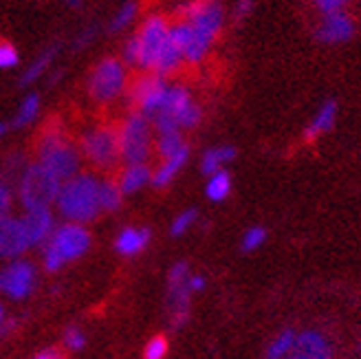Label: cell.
Masks as SVG:
<instances>
[{
	"mask_svg": "<svg viewBox=\"0 0 361 359\" xmlns=\"http://www.w3.org/2000/svg\"><path fill=\"white\" fill-rule=\"evenodd\" d=\"M178 20L190 25V44L185 49V62L198 64L209 53L225 25V9L221 0H190L178 7Z\"/></svg>",
	"mask_w": 361,
	"mask_h": 359,
	"instance_id": "obj_1",
	"label": "cell"
},
{
	"mask_svg": "<svg viewBox=\"0 0 361 359\" xmlns=\"http://www.w3.org/2000/svg\"><path fill=\"white\" fill-rule=\"evenodd\" d=\"M99 178L93 174H78L62 183L56 207L66 223H88L102 214L99 201Z\"/></svg>",
	"mask_w": 361,
	"mask_h": 359,
	"instance_id": "obj_2",
	"label": "cell"
},
{
	"mask_svg": "<svg viewBox=\"0 0 361 359\" xmlns=\"http://www.w3.org/2000/svg\"><path fill=\"white\" fill-rule=\"evenodd\" d=\"M170 25L172 23L161 13L148 16L146 20L141 23L139 31L133 35L128 42H126V47H123V64L139 66L143 71H148V73H152L159 53H161V49H164V44L168 42Z\"/></svg>",
	"mask_w": 361,
	"mask_h": 359,
	"instance_id": "obj_3",
	"label": "cell"
},
{
	"mask_svg": "<svg viewBox=\"0 0 361 359\" xmlns=\"http://www.w3.org/2000/svg\"><path fill=\"white\" fill-rule=\"evenodd\" d=\"M80 148H75L60 130H44L35 146V164H40L60 181H68L80 174Z\"/></svg>",
	"mask_w": 361,
	"mask_h": 359,
	"instance_id": "obj_4",
	"label": "cell"
},
{
	"mask_svg": "<svg viewBox=\"0 0 361 359\" xmlns=\"http://www.w3.org/2000/svg\"><path fill=\"white\" fill-rule=\"evenodd\" d=\"M62 190L60 178L42 168L40 164H31L25 168L20 183H18V199H20L25 212L31 209H51L56 205L58 194Z\"/></svg>",
	"mask_w": 361,
	"mask_h": 359,
	"instance_id": "obj_5",
	"label": "cell"
},
{
	"mask_svg": "<svg viewBox=\"0 0 361 359\" xmlns=\"http://www.w3.org/2000/svg\"><path fill=\"white\" fill-rule=\"evenodd\" d=\"M119 146L121 161L126 166L148 164L152 152V123L150 117L133 111L119 126Z\"/></svg>",
	"mask_w": 361,
	"mask_h": 359,
	"instance_id": "obj_6",
	"label": "cell"
},
{
	"mask_svg": "<svg viewBox=\"0 0 361 359\" xmlns=\"http://www.w3.org/2000/svg\"><path fill=\"white\" fill-rule=\"evenodd\" d=\"M80 154L95 168H115L121 161L119 128L115 126H95L82 135Z\"/></svg>",
	"mask_w": 361,
	"mask_h": 359,
	"instance_id": "obj_7",
	"label": "cell"
},
{
	"mask_svg": "<svg viewBox=\"0 0 361 359\" xmlns=\"http://www.w3.org/2000/svg\"><path fill=\"white\" fill-rule=\"evenodd\" d=\"M128 88V71L117 58H104L88 75V95L97 104H111Z\"/></svg>",
	"mask_w": 361,
	"mask_h": 359,
	"instance_id": "obj_8",
	"label": "cell"
},
{
	"mask_svg": "<svg viewBox=\"0 0 361 359\" xmlns=\"http://www.w3.org/2000/svg\"><path fill=\"white\" fill-rule=\"evenodd\" d=\"M90 247V234L88 229L80 223H64L58 225L53 236L49 238V243L44 245V249L53 251L64 264L71 260H78L80 256H84Z\"/></svg>",
	"mask_w": 361,
	"mask_h": 359,
	"instance_id": "obj_9",
	"label": "cell"
},
{
	"mask_svg": "<svg viewBox=\"0 0 361 359\" xmlns=\"http://www.w3.org/2000/svg\"><path fill=\"white\" fill-rule=\"evenodd\" d=\"M168 91H170V86L166 84L164 78L148 73V75H143V78L133 82L130 102H133L137 113L146 115V117H154L161 113V109H164Z\"/></svg>",
	"mask_w": 361,
	"mask_h": 359,
	"instance_id": "obj_10",
	"label": "cell"
},
{
	"mask_svg": "<svg viewBox=\"0 0 361 359\" xmlns=\"http://www.w3.org/2000/svg\"><path fill=\"white\" fill-rule=\"evenodd\" d=\"M159 115H166L172 121H176V126L180 130L183 128L190 130V128H194V126H198V121H201V117H203V111H201V106L192 99V95L185 86H170L166 104H164V109H161Z\"/></svg>",
	"mask_w": 361,
	"mask_h": 359,
	"instance_id": "obj_11",
	"label": "cell"
},
{
	"mask_svg": "<svg viewBox=\"0 0 361 359\" xmlns=\"http://www.w3.org/2000/svg\"><path fill=\"white\" fill-rule=\"evenodd\" d=\"M190 272H188V262H176L170 274H168V304L172 311V324L178 329L188 322L190 315Z\"/></svg>",
	"mask_w": 361,
	"mask_h": 359,
	"instance_id": "obj_12",
	"label": "cell"
},
{
	"mask_svg": "<svg viewBox=\"0 0 361 359\" xmlns=\"http://www.w3.org/2000/svg\"><path fill=\"white\" fill-rule=\"evenodd\" d=\"M35 282V267L27 260H13L0 272V293L11 300H25L33 293Z\"/></svg>",
	"mask_w": 361,
	"mask_h": 359,
	"instance_id": "obj_13",
	"label": "cell"
},
{
	"mask_svg": "<svg viewBox=\"0 0 361 359\" xmlns=\"http://www.w3.org/2000/svg\"><path fill=\"white\" fill-rule=\"evenodd\" d=\"M357 31L355 18L348 11H335L319 18L315 27V38L324 44H341L348 42Z\"/></svg>",
	"mask_w": 361,
	"mask_h": 359,
	"instance_id": "obj_14",
	"label": "cell"
},
{
	"mask_svg": "<svg viewBox=\"0 0 361 359\" xmlns=\"http://www.w3.org/2000/svg\"><path fill=\"white\" fill-rule=\"evenodd\" d=\"M29 241L25 234V227L20 219H13L11 214L0 217V258H13L23 256L29 249Z\"/></svg>",
	"mask_w": 361,
	"mask_h": 359,
	"instance_id": "obj_15",
	"label": "cell"
},
{
	"mask_svg": "<svg viewBox=\"0 0 361 359\" xmlns=\"http://www.w3.org/2000/svg\"><path fill=\"white\" fill-rule=\"evenodd\" d=\"M286 359H333V348L319 331H304L298 335Z\"/></svg>",
	"mask_w": 361,
	"mask_h": 359,
	"instance_id": "obj_16",
	"label": "cell"
},
{
	"mask_svg": "<svg viewBox=\"0 0 361 359\" xmlns=\"http://www.w3.org/2000/svg\"><path fill=\"white\" fill-rule=\"evenodd\" d=\"M20 221H23L25 234H27V241H29L31 247L47 245L49 238L53 236V231H56L51 209H31V212H25V217Z\"/></svg>",
	"mask_w": 361,
	"mask_h": 359,
	"instance_id": "obj_17",
	"label": "cell"
},
{
	"mask_svg": "<svg viewBox=\"0 0 361 359\" xmlns=\"http://www.w3.org/2000/svg\"><path fill=\"white\" fill-rule=\"evenodd\" d=\"M188 159H190V148L185 146L183 150H178L176 154L161 161V166L152 172V185L154 188H168L176 178V174L183 170Z\"/></svg>",
	"mask_w": 361,
	"mask_h": 359,
	"instance_id": "obj_18",
	"label": "cell"
},
{
	"mask_svg": "<svg viewBox=\"0 0 361 359\" xmlns=\"http://www.w3.org/2000/svg\"><path fill=\"white\" fill-rule=\"evenodd\" d=\"M335 121H337V104L333 99H329V102H324L319 106V111L315 113V117L309 121V126H306L304 139L306 141H315L317 137L326 135L329 130H333Z\"/></svg>",
	"mask_w": 361,
	"mask_h": 359,
	"instance_id": "obj_19",
	"label": "cell"
},
{
	"mask_svg": "<svg viewBox=\"0 0 361 359\" xmlns=\"http://www.w3.org/2000/svg\"><path fill=\"white\" fill-rule=\"evenodd\" d=\"M150 243V229L146 227H126L119 231V236L115 241V249L121 256H135L139 251H143Z\"/></svg>",
	"mask_w": 361,
	"mask_h": 359,
	"instance_id": "obj_20",
	"label": "cell"
},
{
	"mask_svg": "<svg viewBox=\"0 0 361 359\" xmlns=\"http://www.w3.org/2000/svg\"><path fill=\"white\" fill-rule=\"evenodd\" d=\"M148 183H152V170L148 164L126 166L117 178V185L123 194H135V192L146 188Z\"/></svg>",
	"mask_w": 361,
	"mask_h": 359,
	"instance_id": "obj_21",
	"label": "cell"
},
{
	"mask_svg": "<svg viewBox=\"0 0 361 359\" xmlns=\"http://www.w3.org/2000/svg\"><path fill=\"white\" fill-rule=\"evenodd\" d=\"M236 159V148L233 146H216V148H209L203 159H201V170L203 174L212 176L216 172H221L225 164Z\"/></svg>",
	"mask_w": 361,
	"mask_h": 359,
	"instance_id": "obj_22",
	"label": "cell"
},
{
	"mask_svg": "<svg viewBox=\"0 0 361 359\" xmlns=\"http://www.w3.org/2000/svg\"><path fill=\"white\" fill-rule=\"evenodd\" d=\"M295 339H298V333L291 331V329L278 333L274 337V342L269 344L264 359H286L288 353H291V348H293V344H295Z\"/></svg>",
	"mask_w": 361,
	"mask_h": 359,
	"instance_id": "obj_23",
	"label": "cell"
},
{
	"mask_svg": "<svg viewBox=\"0 0 361 359\" xmlns=\"http://www.w3.org/2000/svg\"><path fill=\"white\" fill-rule=\"evenodd\" d=\"M229 192H231V176H229V172L221 170V172H216V174L209 176V181H207V185H205L207 199H212V201H216V203H221V201L227 199Z\"/></svg>",
	"mask_w": 361,
	"mask_h": 359,
	"instance_id": "obj_24",
	"label": "cell"
},
{
	"mask_svg": "<svg viewBox=\"0 0 361 359\" xmlns=\"http://www.w3.org/2000/svg\"><path fill=\"white\" fill-rule=\"evenodd\" d=\"M99 201H102V212H117L123 201V192L119 190L117 181L113 178H104L99 183Z\"/></svg>",
	"mask_w": 361,
	"mask_h": 359,
	"instance_id": "obj_25",
	"label": "cell"
},
{
	"mask_svg": "<svg viewBox=\"0 0 361 359\" xmlns=\"http://www.w3.org/2000/svg\"><path fill=\"white\" fill-rule=\"evenodd\" d=\"M40 113V97L31 93L23 99L20 109H18L16 117H13V126H18V128H25V126H29L31 121H35V117H38Z\"/></svg>",
	"mask_w": 361,
	"mask_h": 359,
	"instance_id": "obj_26",
	"label": "cell"
},
{
	"mask_svg": "<svg viewBox=\"0 0 361 359\" xmlns=\"http://www.w3.org/2000/svg\"><path fill=\"white\" fill-rule=\"evenodd\" d=\"M56 47H51V49H47L44 53H42V56L38 58V60H35L27 71H25V73H23V84L27 86V84H31V82H35V80H38L42 73H44V71L51 66V62H53V58H56Z\"/></svg>",
	"mask_w": 361,
	"mask_h": 359,
	"instance_id": "obj_27",
	"label": "cell"
},
{
	"mask_svg": "<svg viewBox=\"0 0 361 359\" xmlns=\"http://www.w3.org/2000/svg\"><path fill=\"white\" fill-rule=\"evenodd\" d=\"M188 143L180 137V133H172V135H159L157 139V152L161 157V161L176 154L178 150H183Z\"/></svg>",
	"mask_w": 361,
	"mask_h": 359,
	"instance_id": "obj_28",
	"label": "cell"
},
{
	"mask_svg": "<svg viewBox=\"0 0 361 359\" xmlns=\"http://www.w3.org/2000/svg\"><path fill=\"white\" fill-rule=\"evenodd\" d=\"M135 16H137V3H123L119 9H117V13L113 16V20H111V25H108V29H111L113 33H117V31H123L126 27H128L133 20H135Z\"/></svg>",
	"mask_w": 361,
	"mask_h": 359,
	"instance_id": "obj_29",
	"label": "cell"
},
{
	"mask_svg": "<svg viewBox=\"0 0 361 359\" xmlns=\"http://www.w3.org/2000/svg\"><path fill=\"white\" fill-rule=\"evenodd\" d=\"M267 241V229L264 227H249L245 231V236L240 241V249L243 251H256L264 245Z\"/></svg>",
	"mask_w": 361,
	"mask_h": 359,
	"instance_id": "obj_30",
	"label": "cell"
},
{
	"mask_svg": "<svg viewBox=\"0 0 361 359\" xmlns=\"http://www.w3.org/2000/svg\"><path fill=\"white\" fill-rule=\"evenodd\" d=\"M168 351H170L168 339L164 335H154L146 344V348H143V359H166Z\"/></svg>",
	"mask_w": 361,
	"mask_h": 359,
	"instance_id": "obj_31",
	"label": "cell"
},
{
	"mask_svg": "<svg viewBox=\"0 0 361 359\" xmlns=\"http://www.w3.org/2000/svg\"><path fill=\"white\" fill-rule=\"evenodd\" d=\"M196 209H185V212H180L178 217L172 221V225H170V234L172 236H183L185 231L194 225V221H196Z\"/></svg>",
	"mask_w": 361,
	"mask_h": 359,
	"instance_id": "obj_32",
	"label": "cell"
},
{
	"mask_svg": "<svg viewBox=\"0 0 361 359\" xmlns=\"http://www.w3.org/2000/svg\"><path fill=\"white\" fill-rule=\"evenodd\" d=\"M64 346L68 351H82L86 346V335L78 329V327H71L64 331Z\"/></svg>",
	"mask_w": 361,
	"mask_h": 359,
	"instance_id": "obj_33",
	"label": "cell"
},
{
	"mask_svg": "<svg viewBox=\"0 0 361 359\" xmlns=\"http://www.w3.org/2000/svg\"><path fill=\"white\" fill-rule=\"evenodd\" d=\"M18 62H20V56L13 44L9 42H0V68H13Z\"/></svg>",
	"mask_w": 361,
	"mask_h": 359,
	"instance_id": "obj_34",
	"label": "cell"
},
{
	"mask_svg": "<svg viewBox=\"0 0 361 359\" xmlns=\"http://www.w3.org/2000/svg\"><path fill=\"white\" fill-rule=\"evenodd\" d=\"M311 3L317 7V11L322 16H326V13H335V11H346V5L350 0H311Z\"/></svg>",
	"mask_w": 361,
	"mask_h": 359,
	"instance_id": "obj_35",
	"label": "cell"
},
{
	"mask_svg": "<svg viewBox=\"0 0 361 359\" xmlns=\"http://www.w3.org/2000/svg\"><path fill=\"white\" fill-rule=\"evenodd\" d=\"M254 7H256L254 0H236V5H233V11H231L233 20H236V23L245 20V18H249V16H251V11H254Z\"/></svg>",
	"mask_w": 361,
	"mask_h": 359,
	"instance_id": "obj_36",
	"label": "cell"
},
{
	"mask_svg": "<svg viewBox=\"0 0 361 359\" xmlns=\"http://www.w3.org/2000/svg\"><path fill=\"white\" fill-rule=\"evenodd\" d=\"M11 203H13L11 188L5 181H0V217H7L9 209H11Z\"/></svg>",
	"mask_w": 361,
	"mask_h": 359,
	"instance_id": "obj_37",
	"label": "cell"
},
{
	"mask_svg": "<svg viewBox=\"0 0 361 359\" xmlns=\"http://www.w3.org/2000/svg\"><path fill=\"white\" fill-rule=\"evenodd\" d=\"M188 286H190V291H192V293L203 291V289H205V278H203V276H190Z\"/></svg>",
	"mask_w": 361,
	"mask_h": 359,
	"instance_id": "obj_38",
	"label": "cell"
},
{
	"mask_svg": "<svg viewBox=\"0 0 361 359\" xmlns=\"http://www.w3.org/2000/svg\"><path fill=\"white\" fill-rule=\"evenodd\" d=\"M35 359H60V355H58V353H53V351H47V353L38 355Z\"/></svg>",
	"mask_w": 361,
	"mask_h": 359,
	"instance_id": "obj_39",
	"label": "cell"
},
{
	"mask_svg": "<svg viewBox=\"0 0 361 359\" xmlns=\"http://www.w3.org/2000/svg\"><path fill=\"white\" fill-rule=\"evenodd\" d=\"M5 324V309H3V304H0V327Z\"/></svg>",
	"mask_w": 361,
	"mask_h": 359,
	"instance_id": "obj_40",
	"label": "cell"
},
{
	"mask_svg": "<svg viewBox=\"0 0 361 359\" xmlns=\"http://www.w3.org/2000/svg\"><path fill=\"white\" fill-rule=\"evenodd\" d=\"M68 5H71V7H75V9H78V7L82 5V0H68Z\"/></svg>",
	"mask_w": 361,
	"mask_h": 359,
	"instance_id": "obj_41",
	"label": "cell"
},
{
	"mask_svg": "<svg viewBox=\"0 0 361 359\" xmlns=\"http://www.w3.org/2000/svg\"><path fill=\"white\" fill-rule=\"evenodd\" d=\"M5 130H7V126H5V123H0V137L5 135Z\"/></svg>",
	"mask_w": 361,
	"mask_h": 359,
	"instance_id": "obj_42",
	"label": "cell"
}]
</instances>
